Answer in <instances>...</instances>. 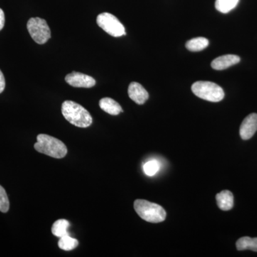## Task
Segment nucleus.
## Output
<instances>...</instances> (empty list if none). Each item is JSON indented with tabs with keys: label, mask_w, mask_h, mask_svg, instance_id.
Segmentation results:
<instances>
[{
	"label": "nucleus",
	"mask_w": 257,
	"mask_h": 257,
	"mask_svg": "<svg viewBox=\"0 0 257 257\" xmlns=\"http://www.w3.org/2000/svg\"><path fill=\"white\" fill-rule=\"evenodd\" d=\"M62 113L70 124L80 128H87L92 124V117L89 111L73 101L62 103Z\"/></svg>",
	"instance_id": "1"
},
{
	"label": "nucleus",
	"mask_w": 257,
	"mask_h": 257,
	"mask_svg": "<svg viewBox=\"0 0 257 257\" xmlns=\"http://www.w3.org/2000/svg\"><path fill=\"white\" fill-rule=\"evenodd\" d=\"M37 140L35 149L40 153L56 159L64 158L67 155V147L58 139L40 134L37 136Z\"/></svg>",
	"instance_id": "2"
},
{
	"label": "nucleus",
	"mask_w": 257,
	"mask_h": 257,
	"mask_svg": "<svg viewBox=\"0 0 257 257\" xmlns=\"http://www.w3.org/2000/svg\"><path fill=\"white\" fill-rule=\"evenodd\" d=\"M134 207L138 215L148 222H162L165 220L167 216V213L163 207L144 199H137L134 203Z\"/></svg>",
	"instance_id": "3"
},
{
	"label": "nucleus",
	"mask_w": 257,
	"mask_h": 257,
	"mask_svg": "<svg viewBox=\"0 0 257 257\" xmlns=\"http://www.w3.org/2000/svg\"><path fill=\"white\" fill-rule=\"evenodd\" d=\"M192 91L198 97L212 102H218L224 98L222 88L215 83L207 81H198L194 83Z\"/></svg>",
	"instance_id": "4"
},
{
	"label": "nucleus",
	"mask_w": 257,
	"mask_h": 257,
	"mask_svg": "<svg viewBox=\"0 0 257 257\" xmlns=\"http://www.w3.org/2000/svg\"><path fill=\"white\" fill-rule=\"evenodd\" d=\"M28 30L34 41L40 45L46 43L51 38V31L46 20L40 18H32L29 20Z\"/></svg>",
	"instance_id": "5"
},
{
	"label": "nucleus",
	"mask_w": 257,
	"mask_h": 257,
	"mask_svg": "<svg viewBox=\"0 0 257 257\" xmlns=\"http://www.w3.org/2000/svg\"><path fill=\"white\" fill-rule=\"evenodd\" d=\"M96 23L111 36L119 37L126 35L124 25L114 15L108 13H101L96 18Z\"/></svg>",
	"instance_id": "6"
},
{
	"label": "nucleus",
	"mask_w": 257,
	"mask_h": 257,
	"mask_svg": "<svg viewBox=\"0 0 257 257\" xmlns=\"http://www.w3.org/2000/svg\"><path fill=\"white\" fill-rule=\"evenodd\" d=\"M65 81L67 84L74 87L91 88L96 84L95 79L91 76L77 72L67 74L65 77Z\"/></svg>",
	"instance_id": "7"
},
{
	"label": "nucleus",
	"mask_w": 257,
	"mask_h": 257,
	"mask_svg": "<svg viewBox=\"0 0 257 257\" xmlns=\"http://www.w3.org/2000/svg\"><path fill=\"white\" fill-rule=\"evenodd\" d=\"M257 131V114L248 115L240 126L239 134L241 139L248 140L251 139Z\"/></svg>",
	"instance_id": "8"
},
{
	"label": "nucleus",
	"mask_w": 257,
	"mask_h": 257,
	"mask_svg": "<svg viewBox=\"0 0 257 257\" xmlns=\"http://www.w3.org/2000/svg\"><path fill=\"white\" fill-rule=\"evenodd\" d=\"M130 99L138 104H143L149 99V93L143 85L138 82H132L128 88Z\"/></svg>",
	"instance_id": "9"
},
{
	"label": "nucleus",
	"mask_w": 257,
	"mask_h": 257,
	"mask_svg": "<svg viewBox=\"0 0 257 257\" xmlns=\"http://www.w3.org/2000/svg\"><path fill=\"white\" fill-rule=\"evenodd\" d=\"M240 62L239 56L235 55H226L221 56L214 59L211 62V66L216 70H224L231 66L235 65Z\"/></svg>",
	"instance_id": "10"
},
{
	"label": "nucleus",
	"mask_w": 257,
	"mask_h": 257,
	"mask_svg": "<svg viewBox=\"0 0 257 257\" xmlns=\"http://www.w3.org/2000/svg\"><path fill=\"white\" fill-rule=\"evenodd\" d=\"M218 207L223 211H229L234 207V196L229 190L221 191L216 194Z\"/></svg>",
	"instance_id": "11"
},
{
	"label": "nucleus",
	"mask_w": 257,
	"mask_h": 257,
	"mask_svg": "<svg viewBox=\"0 0 257 257\" xmlns=\"http://www.w3.org/2000/svg\"><path fill=\"white\" fill-rule=\"evenodd\" d=\"M99 104L103 111L111 115H118L123 111L122 108L119 103L111 98H102L99 101Z\"/></svg>",
	"instance_id": "12"
},
{
	"label": "nucleus",
	"mask_w": 257,
	"mask_h": 257,
	"mask_svg": "<svg viewBox=\"0 0 257 257\" xmlns=\"http://www.w3.org/2000/svg\"><path fill=\"white\" fill-rule=\"evenodd\" d=\"M209 43V40L205 37H197L189 40L186 43V47L191 52H199L207 48Z\"/></svg>",
	"instance_id": "13"
},
{
	"label": "nucleus",
	"mask_w": 257,
	"mask_h": 257,
	"mask_svg": "<svg viewBox=\"0 0 257 257\" xmlns=\"http://www.w3.org/2000/svg\"><path fill=\"white\" fill-rule=\"evenodd\" d=\"M69 222L68 221L63 219H59L52 225V233L57 237L61 238L62 236L69 235Z\"/></svg>",
	"instance_id": "14"
},
{
	"label": "nucleus",
	"mask_w": 257,
	"mask_h": 257,
	"mask_svg": "<svg viewBox=\"0 0 257 257\" xmlns=\"http://www.w3.org/2000/svg\"><path fill=\"white\" fill-rule=\"evenodd\" d=\"M236 246L239 251L251 250V251H257V238L243 236L238 239Z\"/></svg>",
	"instance_id": "15"
},
{
	"label": "nucleus",
	"mask_w": 257,
	"mask_h": 257,
	"mask_svg": "<svg viewBox=\"0 0 257 257\" xmlns=\"http://www.w3.org/2000/svg\"><path fill=\"white\" fill-rule=\"evenodd\" d=\"M239 0H216L215 8L221 13H229L236 8Z\"/></svg>",
	"instance_id": "16"
},
{
	"label": "nucleus",
	"mask_w": 257,
	"mask_h": 257,
	"mask_svg": "<svg viewBox=\"0 0 257 257\" xmlns=\"http://www.w3.org/2000/svg\"><path fill=\"white\" fill-rule=\"evenodd\" d=\"M79 245L78 240L71 237L69 235L62 236L59 240L58 246L61 249L64 251H71L73 250Z\"/></svg>",
	"instance_id": "17"
},
{
	"label": "nucleus",
	"mask_w": 257,
	"mask_h": 257,
	"mask_svg": "<svg viewBox=\"0 0 257 257\" xmlns=\"http://www.w3.org/2000/svg\"><path fill=\"white\" fill-rule=\"evenodd\" d=\"M160 163L157 160H150L146 162L143 166V170L145 175L147 176H154L156 175L160 170Z\"/></svg>",
	"instance_id": "18"
},
{
	"label": "nucleus",
	"mask_w": 257,
	"mask_h": 257,
	"mask_svg": "<svg viewBox=\"0 0 257 257\" xmlns=\"http://www.w3.org/2000/svg\"><path fill=\"white\" fill-rule=\"evenodd\" d=\"M10 209V201L5 189L0 185V211L8 212Z\"/></svg>",
	"instance_id": "19"
},
{
	"label": "nucleus",
	"mask_w": 257,
	"mask_h": 257,
	"mask_svg": "<svg viewBox=\"0 0 257 257\" xmlns=\"http://www.w3.org/2000/svg\"><path fill=\"white\" fill-rule=\"evenodd\" d=\"M5 79L4 74L0 70V94L5 90Z\"/></svg>",
	"instance_id": "20"
},
{
	"label": "nucleus",
	"mask_w": 257,
	"mask_h": 257,
	"mask_svg": "<svg viewBox=\"0 0 257 257\" xmlns=\"http://www.w3.org/2000/svg\"><path fill=\"white\" fill-rule=\"evenodd\" d=\"M5 13L3 10L0 8V31L3 30L5 26Z\"/></svg>",
	"instance_id": "21"
}]
</instances>
